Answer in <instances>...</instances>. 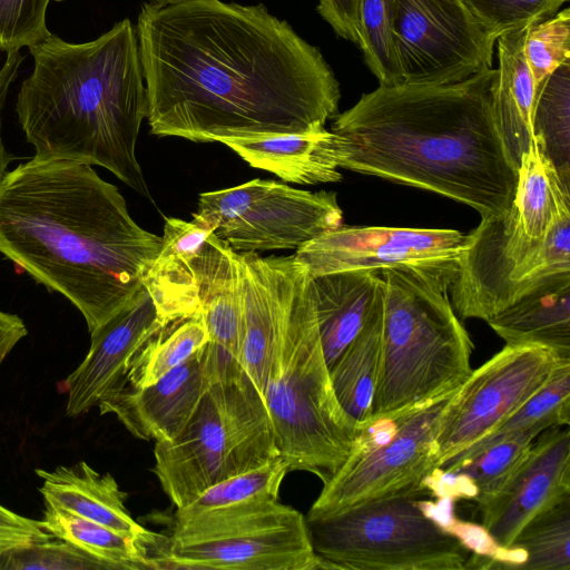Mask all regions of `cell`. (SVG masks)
Listing matches in <instances>:
<instances>
[{
    "label": "cell",
    "instance_id": "6da1fadb",
    "mask_svg": "<svg viewBox=\"0 0 570 570\" xmlns=\"http://www.w3.org/2000/svg\"><path fill=\"white\" fill-rule=\"evenodd\" d=\"M136 31L156 136L308 134L337 115L340 85L321 51L263 4L148 2Z\"/></svg>",
    "mask_w": 570,
    "mask_h": 570
},
{
    "label": "cell",
    "instance_id": "7a4b0ae2",
    "mask_svg": "<svg viewBox=\"0 0 570 570\" xmlns=\"http://www.w3.org/2000/svg\"><path fill=\"white\" fill-rule=\"evenodd\" d=\"M160 247L91 165L31 158L0 181V253L67 298L89 333L142 288Z\"/></svg>",
    "mask_w": 570,
    "mask_h": 570
},
{
    "label": "cell",
    "instance_id": "3957f363",
    "mask_svg": "<svg viewBox=\"0 0 570 570\" xmlns=\"http://www.w3.org/2000/svg\"><path fill=\"white\" fill-rule=\"evenodd\" d=\"M498 69L439 86H380L334 117L338 167L440 194L504 216L517 168L499 132Z\"/></svg>",
    "mask_w": 570,
    "mask_h": 570
},
{
    "label": "cell",
    "instance_id": "277c9868",
    "mask_svg": "<svg viewBox=\"0 0 570 570\" xmlns=\"http://www.w3.org/2000/svg\"><path fill=\"white\" fill-rule=\"evenodd\" d=\"M29 50L33 68L20 87L16 112L33 158L104 167L150 198L136 156L148 102L130 20L82 43L51 33Z\"/></svg>",
    "mask_w": 570,
    "mask_h": 570
},
{
    "label": "cell",
    "instance_id": "5b68a950",
    "mask_svg": "<svg viewBox=\"0 0 570 570\" xmlns=\"http://www.w3.org/2000/svg\"><path fill=\"white\" fill-rule=\"evenodd\" d=\"M312 276L293 264L264 391L275 444L288 471L323 481L348 456L363 429L341 406L318 331Z\"/></svg>",
    "mask_w": 570,
    "mask_h": 570
},
{
    "label": "cell",
    "instance_id": "8992f818",
    "mask_svg": "<svg viewBox=\"0 0 570 570\" xmlns=\"http://www.w3.org/2000/svg\"><path fill=\"white\" fill-rule=\"evenodd\" d=\"M382 362L373 417L393 416L451 396L472 372L473 343L449 292L413 271H381Z\"/></svg>",
    "mask_w": 570,
    "mask_h": 570
},
{
    "label": "cell",
    "instance_id": "52a82bcc",
    "mask_svg": "<svg viewBox=\"0 0 570 570\" xmlns=\"http://www.w3.org/2000/svg\"><path fill=\"white\" fill-rule=\"evenodd\" d=\"M279 455L262 394L240 368L207 386L181 432L155 442L153 472L176 508Z\"/></svg>",
    "mask_w": 570,
    "mask_h": 570
},
{
    "label": "cell",
    "instance_id": "ba28073f",
    "mask_svg": "<svg viewBox=\"0 0 570 570\" xmlns=\"http://www.w3.org/2000/svg\"><path fill=\"white\" fill-rule=\"evenodd\" d=\"M419 494H395L305 517L313 549L325 569H466L472 551L429 514Z\"/></svg>",
    "mask_w": 570,
    "mask_h": 570
},
{
    "label": "cell",
    "instance_id": "9c48e42d",
    "mask_svg": "<svg viewBox=\"0 0 570 570\" xmlns=\"http://www.w3.org/2000/svg\"><path fill=\"white\" fill-rule=\"evenodd\" d=\"M159 569L317 570L306 518L278 500L216 517L174 521Z\"/></svg>",
    "mask_w": 570,
    "mask_h": 570
},
{
    "label": "cell",
    "instance_id": "30bf717a",
    "mask_svg": "<svg viewBox=\"0 0 570 570\" xmlns=\"http://www.w3.org/2000/svg\"><path fill=\"white\" fill-rule=\"evenodd\" d=\"M449 397L393 416L373 417L342 465L323 481L307 517L395 494L421 493L439 466L436 434Z\"/></svg>",
    "mask_w": 570,
    "mask_h": 570
},
{
    "label": "cell",
    "instance_id": "8fae6325",
    "mask_svg": "<svg viewBox=\"0 0 570 570\" xmlns=\"http://www.w3.org/2000/svg\"><path fill=\"white\" fill-rule=\"evenodd\" d=\"M194 218L237 253L297 249L342 225L333 191L302 190L268 179L199 195Z\"/></svg>",
    "mask_w": 570,
    "mask_h": 570
},
{
    "label": "cell",
    "instance_id": "7c38bea8",
    "mask_svg": "<svg viewBox=\"0 0 570 570\" xmlns=\"http://www.w3.org/2000/svg\"><path fill=\"white\" fill-rule=\"evenodd\" d=\"M465 248L455 229L338 226L296 249L312 277L344 271H413L448 291Z\"/></svg>",
    "mask_w": 570,
    "mask_h": 570
},
{
    "label": "cell",
    "instance_id": "4fadbf2b",
    "mask_svg": "<svg viewBox=\"0 0 570 570\" xmlns=\"http://www.w3.org/2000/svg\"><path fill=\"white\" fill-rule=\"evenodd\" d=\"M393 39L402 83L428 86L491 69L497 41L462 0H395Z\"/></svg>",
    "mask_w": 570,
    "mask_h": 570
},
{
    "label": "cell",
    "instance_id": "5bb4252c",
    "mask_svg": "<svg viewBox=\"0 0 570 570\" xmlns=\"http://www.w3.org/2000/svg\"><path fill=\"white\" fill-rule=\"evenodd\" d=\"M559 360L540 346L505 344L472 370L442 410L438 469L514 413L546 384Z\"/></svg>",
    "mask_w": 570,
    "mask_h": 570
},
{
    "label": "cell",
    "instance_id": "9a60e30c",
    "mask_svg": "<svg viewBox=\"0 0 570 570\" xmlns=\"http://www.w3.org/2000/svg\"><path fill=\"white\" fill-rule=\"evenodd\" d=\"M569 497L570 431L569 426H559L539 434L510 476L478 501L481 528L498 551L492 567L503 569L521 529Z\"/></svg>",
    "mask_w": 570,
    "mask_h": 570
},
{
    "label": "cell",
    "instance_id": "2e32d148",
    "mask_svg": "<svg viewBox=\"0 0 570 570\" xmlns=\"http://www.w3.org/2000/svg\"><path fill=\"white\" fill-rule=\"evenodd\" d=\"M166 324L148 291L142 288L120 311L90 333L89 351L60 384L67 393L66 413L88 412L116 389L135 354Z\"/></svg>",
    "mask_w": 570,
    "mask_h": 570
},
{
    "label": "cell",
    "instance_id": "e0dca14e",
    "mask_svg": "<svg viewBox=\"0 0 570 570\" xmlns=\"http://www.w3.org/2000/svg\"><path fill=\"white\" fill-rule=\"evenodd\" d=\"M199 311L208 341L203 346L207 382L242 368L243 303L239 253L213 232L194 263Z\"/></svg>",
    "mask_w": 570,
    "mask_h": 570
},
{
    "label": "cell",
    "instance_id": "ac0fdd59",
    "mask_svg": "<svg viewBox=\"0 0 570 570\" xmlns=\"http://www.w3.org/2000/svg\"><path fill=\"white\" fill-rule=\"evenodd\" d=\"M202 348L150 385H119L97 405L100 414H115L138 439L174 440L189 421L207 386Z\"/></svg>",
    "mask_w": 570,
    "mask_h": 570
},
{
    "label": "cell",
    "instance_id": "d6986e66",
    "mask_svg": "<svg viewBox=\"0 0 570 570\" xmlns=\"http://www.w3.org/2000/svg\"><path fill=\"white\" fill-rule=\"evenodd\" d=\"M36 473L42 480L39 490L46 504L102 524L138 541L148 551L164 539L132 519L125 504L128 494L110 473L100 474L85 461L52 471L37 469Z\"/></svg>",
    "mask_w": 570,
    "mask_h": 570
},
{
    "label": "cell",
    "instance_id": "ffe728a7",
    "mask_svg": "<svg viewBox=\"0 0 570 570\" xmlns=\"http://www.w3.org/2000/svg\"><path fill=\"white\" fill-rule=\"evenodd\" d=\"M213 230L197 219L166 218L161 247L142 285L167 325L199 313L195 259Z\"/></svg>",
    "mask_w": 570,
    "mask_h": 570
},
{
    "label": "cell",
    "instance_id": "44dd1931",
    "mask_svg": "<svg viewBox=\"0 0 570 570\" xmlns=\"http://www.w3.org/2000/svg\"><path fill=\"white\" fill-rule=\"evenodd\" d=\"M249 166L287 183L316 185L342 179L338 139L325 128L308 134L236 138L223 141Z\"/></svg>",
    "mask_w": 570,
    "mask_h": 570
},
{
    "label": "cell",
    "instance_id": "7402d4cb",
    "mask_svg": "<svg viewBox=\"0 0 570 570\" xmlns=\"http://www.w3.org/2000/svg\"><path fill=\"white\" fill-rule=\"evenodd\" d=\"M328 368L357 335L383 291L381 272L344 271L311 279Z\"/></svg>",
    "mask_w": 570,
    "mask_h": 570
},
{
    "label": "cell",
    "instance_id": "603a6c76",
    "mask_svg": "<svg viewBox=\"0 0 570 570\" xmlns=\"http://www.w3.org/2000/svg\"><path fill=\"white\" fill-rule=\"evenodd\" d=\"M508 345H533L570 360V272L557 274L487 321Z\"/></svg>",
    "mask_w": 570,
    "mask_h": 570
},
{
    "label": "cell",
    "instance_id": "cb8c5ba5",
    "mask_svg": "<svg viewBox=\"0 0 570 570\" xmlns=\"http://www.w3.org/2000/svg\"><path fill=\"white\" fill-rule=\"evenodd\" d=\"M528 28L498 37V82L493 109L505 150L518 169L521 156L533 140L534 81L524 55Z\"/></svg>",
    "mask_w": 570,
    "mask_h": 570
},
{
    "label": "cell",
    "instance_id": "d4e9b609",
    "mask_svg": "<svg viewBox=\"0 0 570 570\" xmlns=\"http://www.w3.org/2000/svg\"><path fill=\"white\" fill-rule=\"evenodd\" d=\"M383 308L384 286L361 331L330 367L341 406L363 428L372 420L381 370Z\"/></svg>",
    "mask_w": 570,
    "mask_h": 570
},
{
    "label": "cell",
    "instance_id": "484cf974",
    "mask_svg": "<svg viewBox=\"0 0 570 570\" xmlns=\"http://www.w3.org/2000/svg\"><path fill=\"white\" fill-rule=\"evenodd\" d=\"M40 522L53 538L78 547L114 570L159 569L138 541L63 509L46 504Z\"/></svg>",
    "mask_w": 570,
    "mask_h": 570
},
{
    "label": "cell",
    "instance_id": "4316f807",
    "mask_svg": "<svg viewBox=\"0 0 570 570\" xmlns=\"http://www.w3.org/2000/svg\"><path fill=\"white\" fill-rule=\"evenodd\" d=\"M287 472V464L277 455L253 470L209 487L188 504L176 508L174 521L215 517L276 501Z\"/></svg>",
    "mask_w": 570,
    "mask_h": 570
},
{
    "label": "cell",
    "instance_id": "83f0119b",
    "mask_svg": "<svg viewBox=\"0 0 570 570\" xmlns=\"http://www.w3.org/2000/svg\"><path fill=\"white\" fill-rule=\"evenodd\" d=\"M207 341L200 311L165 325L135 354L119 385L144 387L155 383L187 361Z\"/></svg>",
    "mask_w": 570,
    "mask_h": 570
},
{
    "label": "cell",
    "instance_id": "f1b7e54d",
    "mask_svg": "<svg viewBox=\"0 0 570 570\" xmlns=\"http://www.w3.org/2000/svg\"><path fill=\"white\" fill-rule=\"evenodd\" d=\"M533 137L570 188V60L551 72L535 92Z\"/></svg>",
    "mask_w": 570,
    "mask_h": 570
},
{
    "label": "cell",
    "instance_id": "f546056e",
    "mask_svg": "<svg viewBox=\"0 0 570 570\" xmlns=\"http://www.w3.org/2000/svg\"><path fill=\"white\" fill-rule=\"evenodd\" d=\"M510 553L520 559L517 569L570 570V497L531 519L513 540L508 559Z\"/></svg>",
    "mask_w": 570,
    "mask_h": 570
},
{
    "label": "cell",
    "instance_id": "4dcf8cb0",
    "mask_svg": "<svg viewBox=\"0 0 570 570\" xmlns=\"http://www.w3.org/2000/svg\"><path fill=\"white\" fill-rule=\"evenodd\" d=\"M569 423L570 360L561 358L546 384L514 413L479 441L510 434L538 436L546 430L569 426Z\"/></svg>",
    "mask_w": 570,
    "mask_h": 570
},
{
    "label": "cell",
    "instance_id": "1f68e13d",
    "mask_svg": "<svg viewBox=\"0 0 570 570\" xmlns=\"http://www.w3.org/2000/svg\"><path fill=\"white\" fill-rule=\"evenodd\" d=\"M395 0H360V43L365 62L380 86L402 83L393 39Z\"/></svg>",
    "mask_w": 570,
    "mask_h": 570
},
{
    "label": "cell",
    "instance_id": "d6a6232c",
    "mask_svg": "<svg viewBox=\"0 0 570 570\" xmlns=\"http://www.w3.org/2000/svg\"><path fill=\"white\" fill-rule=\"evenodd\" d=\"M569 0H462L481 28L493 39L530 28L554 16Z\"/></svg>",
    "mask_w": 570,
    "mask_h": 570
},
{
    "label": "cell",
    "instance_id": "836d02e7",
    "mask_svg": "<svg viewBox=\"0 0 570 570\" xmlns=\"http://www.w3.org/2000/svg\"><path fill=\"white\" fill-rule=\"evenodd\" d=\"M114 570L78 547L52 538L0 553V570Z\"/></svg>",
    "mask_w": 570,
    "mask_h": 570
},
{
    "label": "cell",
    "instance_id": "e575fe53",
    "mask_svg": "<svg viewBox=\"0 0 570 570\" xmlns=\"http://www.w3.org/2000/svg\"><path fill=\"white\" fill-rule=\"evenodd\" d=\"M524 55L531 71L535 92L544 79L563 62L570 60V8L559 10L551 18L528 28Z\"/></svg>",
    "mask_w": 570,
    "mask_h": 570
},
{
    "label": "cell",
    "instance_id": "d590c367",
    "mask_svg": "<svg viewBox=\"0 0 570 570\" xmlns=\"http://www.w3.org/2000/svg\"><path fill=\"white\" fill-rule=\"evenodd\" d=\"M51 0H0V50L30 47L51 35L46 16Z\"/></svg>",
    "mask_w": 570,
    "mask_h": 570
},
{
    "label": "cell",
    "instance_id": "8d00e7d4",
    "mask_svg": "<svg viewBox=\"0 0 570 570\" xmlns=\"http://www.w3.org/2000/svg\"><path fill=\"white\" fill-rule=\"evenodd\" d=\"M52 538L40 521L17 514L0 504V553Z\"/></svg>",
    "mask_w": 570,
    "mask_h": 570
},
{
    "label": "cell",
    "instance_id": "74e56055",
    "mask_svg": "<svg viewBox=\"0 0 570 570\" xmlns=\"http://www.w3.org/2000/svg\"><path fill=\"white\" fill-rule=\"evenodd\" d=\"M360 0H318L317 11L335 33L358 46Z\"/></svg>",
    "mask_w": 570,
    "mask_h": 570
},
{
    "label": "cell",
    "instance_id": "f35d334b",
    "mask_svg": "<svg viewBox=\"0 0 570 570\" xmlns=\"http://www.w3.org/2000/svg\"><path fill=\"white\" fill-rule=\"evenodd\" d=\"M23 60L20 50L7 52L3 63L0 66V181L8 173L7 168L14 157L7 150L2 141V110L9 92L10 85L17 77L18 69Z\"/></svg>",
    "mask_w": 570,
    "mask_h": 570
},
{
    "label": "cell",
    "instance_id": "ab89813d",
    "mask_svg": "<svg viewBox=\"0 0 570 570\" xmlns=\"http://www.w3.org/2000/svg\"><path fill=\"white\" fill-rule=\"evenodd\" d=\"M27 334V326L18 315L0 309V364Z\"/></svg>",
    "mask_w": 570,
    "mask_h": 570
},
{
    "label": "cell",
    "instance_id": "60d3db41",
    "mask_svg": "<svg viewBox=\"0 0 570 570\" xmlns=\"http://www.w3.org/2000/svg\"><path fill=\"white\" fill-rule=\"evenodd\" d=\"M148 1L151 4L164 6V4H168V3H171V2H175L178 0H148Z\"/></svg>",
    "mask_w": 570,
    "mask_h": 570
}]
</instances>
